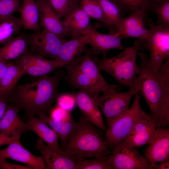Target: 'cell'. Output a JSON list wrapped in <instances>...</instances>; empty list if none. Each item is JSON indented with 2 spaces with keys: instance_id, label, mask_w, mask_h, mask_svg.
I'll return each instance as SVG.
<instances>
[{
  "instance_id": "6da1fadb",
  "label": "cell",
  "mask_w": 169,
  "mask_h": 169,
  "mask_svg": "<svg viewBox=\"0 0 169 169\" xmlns=\"http://www.w3.org/2000/svg\"><path fill=\"white\" fill-rule=\"evenodd\" d=\"M141 63L135 83L137 93L145 99L157 127L169 125V59L158 70L148 63V57L138 52Z\"/></svg>"
},
{
  "instance_id": "7a4b0ae2",
  "label": "cell",
  "mask_w": 169,
  "mask_h": 169,
  "mask_svg": "<svg viewBox=\"0 0 169 169\" xmlns=\"http://www.w3.org/2000/svg\"><path fill=\"white\" fill-rule=\"evenodd\" d=\"M63 75L59 70L53 75L41 76L31 83L17 85L8 101L23 109L28 119L40 112H49L59 95L58 86Z\"/></svg>"
},
{
  "instance_id": "3957f363",
  "label": "cell",
  "mask_w": 169,
  "mask_h": 169,
  "mask_svg": "<svg viewBox=\"0 0 169 169\" xmlns=\"http://www.w3.org/2000/svg\"><path fill=\"white\" fill-rule=\"evenodd\" d=\"M93 124L81 115L75 130L69 137L63 149L78 159H108L111 154L106 140Z\"/></svg>"
},
{
  "instance_id": "277c9868",
  "label": "cell",
  "mask_w": 169,
  "mask_h": 169,
  "mask_svg": "<svg viewBox=\"0 0 169 169\" xmlns=\"http://www.w3.org/2000/svg\"><path fill=\"white\" fill-rule=\"evenodd\" d=\"M144 41L138 39L131 47L111 58L100 59L92 56V58L98 68L114 77L121 85L130 89L134 88L136 76L140 70L136 63L138 51L144 48Z\"/></svg>"
},
{
  "instance_id": "5b68a950",
  "label": "cell",
  "mask_w": 169,
  "mask_h": 169,
  "mask_svg": "<svg viewBox=\"0 0 169 169\" xmlns=\"http://www.w3.org/2000/svg\"><path fill=\"white\" fill-rule=\"evenodd\" d=\"M135 95L131 108L106 129V140L111 151L116 145L125 140L135 124L146 113L140 105V95L137 93Z\"/></svg>"
},
{
  "instance_id": "8992f818",
  "label": "cell",
  "mask_w": 169,
  "mask_h": 169,
  "mask_svg": "<svg viewBox=\"0 0 169 169\" xmlns=\"http://www.w3.org/2000/svg\"><path fill=\"white\" fill-rule=\"evenodd\" d=\"M120 90V89H111L104 92L101 95L91 98L105 117L107 127L128 110L132 97L137 93L135 87L126 92Z\"/></svg>"
},
{
  "instance_id": "52a82bcc",
  "label": "cell",
  "mask_w": 169,
  "mask_h": 169,
  "mask_svg": "<svg viewBox=\"0 0 169 169\" xmlns=\"http://www.w3.org/2000/svg\"><path fill=\"white\" fill-rule=\"evenodd\" d=\"M147 21L151 34L149 40L144 43V47L149 51V64L158 70L164 61L169 59V29L150 19Z\"/></svg>"
},
{
  "instance_id": "ba28073f",
  "label": "cell",
  "mask_w": 169,
  "mask_h": 169,
  "mask_svg": "<svg viewBox=\"0 0 169 169\" xmlns=\"http://www.w3.org/2000/svg\"><path fill=\"white\" fill-rule=\"evenodd\" d=\"M26 37L30 52L53 60L56 59L62 45L66 40L44 29Z\"/></svg>"
},
{
  "instance_id": "9c48e42d",
  "label": "cell",
  "mask_w": 169,
  "mask_h": 169,
  "mask_svg": "<svg viewBox=\"0 0 169 169\" xmlns=\"http://www.w3.org/2000/svg\"><path fill=\"white\" fill-rule=\"evenodd\" d=\"M109 161L114 169H151L150 165L136 148L126 145L123 142L114 147Z\"/></svg>"
},
{
  "instance_id": "30bf717a",
  "label": "cell",
  "mask_w": 169,
  "mask_h": 169,
  "mask_svg": "<svg viewBox=\"0 0 169 169\" xmlns=\"http://www.w3.org/2000/svg\"><path fill=\"white\" fill-rule=\"evenodd\" d=\"M157 127L154 118L145 113L136 121L123 142L135 148L149 144L153 139Z\"/></svg>"
},
{
  "instance_id": "8fae6325",
  "label": "cell",
  "mask_w": 169,
  "mask_h": 169,
  "mask_svg": "<svg viewBox=\"0 0 169 169\" xmlns=\"http://www.w3.org/2000/svg\"><path fill=\"white\" fill-rule=\"evenodd\" d=\"M147 13L142 10L133 11L125 18H122L115 28L117 33L123 38H137L146 42L151 35L149 28H146L144 19Z\"/></svg>"
},
{
  "instance_id": "7c38bea8",
  "label": "cell",
  "mask_w": 169,
  "mask_h": 169,
  "mask_svg": "<svg viewBox=\"0 0 169 169\" xmlns=\"http://www.w3.org/2000/svg\"><path fill=\"white\" fill-rule=\"evenodd\" d=\"M35 148L41 154L47 169H76L77 157L65 150L54 149L40 139H37Z\"/></svg>"
},
{
  "instance_id": "4fadbf2b",
  "label": "cell",
  "mask_w": 169,
  "mask_h": 169,
  "mask_svg": "<svg viewBox=\"0 0 169 169\" xmlns=\"http://www.w3.org/2000/svg\"><path fill=\"white\" fill-rule=\"evenodd\" d=\"M14 63L25 74L33 76L48 75L59 68L54 60L47 59L30 52L18 58Z\"/></svg>"
},
{
  "instance_id": "5bb4252c",
  "label": "cell",
  "mask_w": 169,
  "mask_h": 169,
  "mask_svg": "<svg viewBox=\"0 0 169 169\" xmlns=\"http://www.w3.org/2000/svg\"><path fill=\"white\" fill-rule=\"evenodd\" d=\"M144 155L151 169H154L157 163L169 160V128L157 127L153 139L145 149Z\"/></svg>"
},
{
  "instance_id": "9a60e30c",
  "label": "cell",
  "mask_w": 169,
  "mask_h": 169,
  "mask_svg": "<svg viewBox=\"0 0 169 169\" xmlns=\"http://www.w3.org/2000/svg\"><path fill=\"white\" fill-rule=\"evenodd\" d=\"M98 53L92 49L85 51V54L74 62L79 69L90 80L100 93L114 89H120L115 85L108 84L102 75L100 70L92 58Z\"/></svg>"
},
{
  "instance_id": "2e32d148",
  "label": "cell",
  "mask_w": 169,
  "mask_h": 169,
  "mask_svg": "<svg viewBox=\"0 0 169 169\" xmlns=\"http://www.w3.org/2000/svg\"><path fill=\"white\" fill-rule=\"evenodd\" d=\"M0 158H9L31 167L33 169H47L43 157L37 156L26 149L20 140L8 144L6 148L0 150Z\"/></svg>"
},
{
  "instance_id": "e0dca14e",
  "label": "cell",
  "mask_w": 169,
  "mask_h": 169,
  "mask_svg": "<svg viewBox=\"0 0 169 169\" xmlns=\"http://www.w3.org/2000/svg\"><path fill=\"white\" fill-rule=\"evenodd\" d=\"M39 13L40 24L43 29L64 38L71 36L63 20L48 0H36Z\"/></svg>"
},
{
  "instance_id": "ac0fdd59",
  "label": "cell",
  "mask_w": 169,
  "mask_h": 169,
  "mask_svg": "<svg viewBox=\"0 0 169 169\" xmlns=\"http://www.w3.org/2000/svg\"><path fill=\"white\" fill-rule=\"evenodd\" d=\"M90 35L88 33L73 37L63 44L57 58L54 60L59 68L73 63L80 57L85 47L88 44Z\"/></svg>"
},
{
  "instance_id": "d6986e66",
  "label": "cell",
  "mask_w": 169,
  "mask_h": 169,
  "mask_svg": "<svg viewBox=\"0 0 169 169\" xmlns=\"http://www.w3.org/2000/svg\"><path fill=\"white\" fill-rule=\"evenodd\" d=\"M100 26V24L95 26L89 32L90 36L87 44L91 46V49L98 54L101 52L103 58H105L107 53L110 50H124L125 48L121 44L122 36L116 31L110 32L108 34L100 33L96 30Z\"/></svg>"
},
{
  "instance_id": "ffe728a7",
  "label": "cell",
  "mask_w": 169,
  "mask_h": 169,
  "mask_svg": "<svg viewBox=\"0 0 169 169\" xmlns=\"http://www.w3.org/2000/svg\"><path fill=\"white\" fill-rule=\"evenodd\" d=\"M20 109L14 104L8 105L4 115L0 120V131L4 136L20 139L22 133L29 131L26 123L18 115Z\"/></svg>"
},
{
  "instance_id": "44dd1931",
  "label": "cell",
  "mask_w": 169,
  "mask_h": 169,
  "mask_svg": "<svg viewBox=\"0 0 169 169\" xmlns=\"http://www.w3.org/2000/svg\"><path fill=\"white\" fill-rule=\"evenodd\" d=\"M74 95L76 104L85 119L96 127L105 131L106 129L100 108L91 97L81 90Z\"/></svg>"
},
{
  "instance_id": "7402d4cb",
  "label": "cell",
  "mask_w": 169,
  "mask_h": 169,
  "mask_svg": "<svg viewBox=\"0 0 169 169\" xmlns=\"http://www.w3.org/2000/svg\"><path fill=\"white\" fill-rule=\"evenodd\" d=\"M63 21L72 37L88 33L95 26L90 23V18L79 7L65 17Z\"/></svg>"
},
{
  "instance_id": "603a6c76",
  "label": "cell",
  "mask_w": 169,
  "mask_h": 169,
  "mask_svg": "<svg viewBox=\"0 0 169 169\" xmlns=\"http://www.w3.org/2000/svg\"><path fill=\"white\" fill-rule=\"evenodd\" d=\"M67 72V79L69 84L88 94L91 98L100 95L99 90L78 68L74 62L64 66Z\"/></svg>"
},
{
  "instance_id": "cb8c5ba5",
  "label": "cell",
  "mask_w": 169,
  "mask_h": 169,
  "mask_svg": "<svg viewBox=\"0 0 169 169\" xmlns=\"http://www.w3.org/2000/svg\"><path fill=\"white\" fill-rule=\"evenodd\" d=\"M26 124L29 131L35 133L49 146L57 150L60 149L58 134L40 119L34 116L30 117Z\"/></svg>"
},
{
  "instance_id": "d4e9b609",
  "label": "cell",
  "mask_w": 169,
  "mask_h": 169,
  "mask_svg": "<svg viewBox=\"0 0 169 169\" xmlns=\"http://www.w3.org/2000/svg\"><path fill=\"white\" fill-rule=\"evenodd\" d=\"M23 27L35 32L41 30L38 7L36 0H23L18 11Z\"/></svg>"
},
{
  "instance_id": "484cf974",
  "label": "cell",
  "mask_w": 169,
  "mask_h": 169,
  "mask_svg": "<svg viewBox=\"0 0 169 169\" xmlns=\"http://www.w3.org/2000/svg\"><path fill=\"white\" fill-rule=\"evenodd\" d=\"M37 115L58 134L61 142L60 148L63 149L69 137L77 127L78 122L73 119L69 122L56 120L48 116L45 112H39Z\"/></svg>"
},
{
  "instance_id": "4316f807",
  "label": "cell",
  "mask_w": 169,
  "mask_h": 169,
  "mask_svg": "<svg viewBox=\"0 0 169 169\" xmlns=\"http://www.w3.org/2000/svg\"><path fill=\"white\" fill-rule=\"evenodd\" d=\"M28 46L26 36L13 37L0 48V59L6 61L17 59L28 52Z\"/></svg>"
},
{
  "instance_id": "83f0119b",
  "label": "cell",
  "mask_w": 169,
  "mask_h": 169,
  "mask_svg": "<svg viewBox=\"0 0 169 169\" xmlns=\"http://www.w3.org/2000/svg\"><path fill=\"white\" fill-rule=\"evenodd\" d=\"M25 74L15 63H8L6 74L0 82V94L9 97L20 79Z\"/></svg>"
},
{
  "instance_id": "f1b7e54d",
  "label": "cell",
  "mask_w": 169,
  "mask_h": 169,
  "mask_svg": "<svg viewBox=\"0 0 169 169\" xmlns=\"http://www.w3.org/2000/svg\"><path fill=\"white\" fill-rule=\"evenodd\" d=\"M22 27L20 18L13 15L0 17V44H6L18 33Z\"/></svg>"
},
{
  "instance_id": "f546056e",
  "label": "cell",
  "mask_w": 169,
  "mask_h": 169,
  "mask_svg": "<svg viewBox=\"0 0 169 169\" xmlns=\"http://www.w3.org/2000/svg\"><path fill=\"white\" fill-rule=\"evenodd\" d=\"M80 7L90 18L101 22L110 30L114 28L106 19L99 2V0H81Z\"/></svg>"
},
{
  "instance_id": "4dcf8cb0",
  "label": "cell",
  "mask_w": 169,
  "mask_h": 169,
  "mask_svg": "<svg viewBox=\"0 0 169 169\" xmlns=\"http://www.w3.org/2000/svg\"><path fill=\"white\" fill-rule=\"evenodd\" d=\"M104 15L111 26L115 28L122 19L121 10L115 0H99Z\"/></svg>"
},
{
  "instance_id": "1f68e13d",
  "label": "cell",
  "mask_w": 169,
  "mask_h": 169,
  "mask_svg": "<svg viewBox=\"0 0 169 169\" xmlns=\"http://www.w3.org/2000/svg\"><path fill=\"white\" fill-rule=\"evenodd\" d=\"M148 12L156 15L159 24L169 29V0H158L151 2Z\"/></svg>"
},
{
  "instance_id": "d6a6232c",
  "label": "cell",
  "mask_w": 169,
  "mask_h": 169,
  "mask_svg": "<svg viewBox=\"0 0 169 169\" xmlns=\"http://www.w3.org/2000/svg\"><path fill=\"white\" fill-rule=\"evenodd\" d=\"M61 19L80 7L79 0H48Z\"/></svg>"
},
{
  "instance_id": "836d02e7",
  "label": "cell",
  "mask_w": 169,
  "mask_h": 169,
  "mask_svg": "<svg viewBox=\"0 0 169 169\" xmlns=\"http://www.w3.org/2000/svg\"><path fill=\"white\" fill-rule=\"evenodd\" d=\"M90 158L78 159L76 169H114L108 158Z\"/></svg>"
},
{
  "instance_id": "e575fe53",
  "label": "cell",
  "mask_w": 169,
  "mask_h": 169,
  "mask_svg": "<svg viewBox=\"0 0 169 169\" xmlns=\"http://www.w3.org/2000/svg\"><path fill=\"white\" fill-rule=\"evenodd\" d=\"M123 13L142 10L147 13L151 2L149 0H115Z\"/></svg>"
},
{
  "instance_id": "d590c367",
  "label": "cell",
  "mask_w": 169,
  "mask_h": 169,
  "mask_svg": "<svg viewBox=\"0 0 169 169\" xmlns=\"http://www.w3.org/2000/svg\"><path fill=\"white\" fill-rule=\"evenodd\" d=\"M20 6V0H0V17L13 15L19 11Z\"/></svg>"
},
{
  "instance_id": "8d00e7d4",
  "label": "cell",
  "mask_w": 169,
  "mask_h": 169,
  "mask_svg": "<svg viewBox=\"0 0 169 169\" xmlns=\"http://www.w3.org/2000/svg\"><path fill=\"white\" fill-rule=\"evenodd\" d=\"M50 117L54 119L63 122H69L73 120L71 111L59 106L57 105L50 111Z\"/></svg>"
},
{
  "instance_id": "74e56055",
  "label": "cell",
  "mask_w": 169,
  "mask_h": 169,
  "mask_svg": "<svg viewBox=\"0 0 169 169\" xmlns=\"http://www.w3.org/2000/svg\"><path fill=\"white\" fill-rule=\"evenodd\" d=\"M57 105L68 110L71 111L76 104L74 95L69 94L59 95L56 99Z\"/></svg>"
},
{
  "instance_id": "f35d334b",
  "label": "cell",
  "mask_w": 169,
  "mask_h": 169,
  "mask_svg": "<svg viewBox=\"0 0 169 169\" xmlns=\"http://www.w3.org/2000/svg\"><path fill=\"white\" fill-rule=\"evenodd\" d=\"M0 169H33L28 165H22L9 163L6 159L0 158Z\"/></svg>"
},
{
  "instance_id": "ab89813d",
  "label": "cell",
  "mask_w": 169,
  "mask_h": 169,
  "mask_svg": "<svg viewBox=\"0 0 169 169\" xmlns=\"http://www.w3.org/2000/svg\"><path fill=\"white\" fill-rule=\"evenodd\" d=\"M9 97L0 94V120L4 115L8 106Z\"/></svg>"
},
{
  "instance_id": "60d3db41",
  "label": "cell",
  "mask_w": 169,
  "mask_h": 169,
  "mask_svg": "<svg viewBox=\"0 0 169 169\" xmlns=\"http://www.w3.org/2000/svg\"><path fill=\"white\" fill-rule=\"evenodd\" d=\"M18 139L12 137H8L3 135L0 131V146L9 144Z\"/></svg>"
},
{
  "instance_id": "b9f144b4",
  "label": "cell",
  "mask_w": 169,
  "mask_h": 169,
  "mask_svg": "<svg viewBox=\"0 0 169 169\" xmlns=\"http://www.w3.org/2000/svg\"><path fill=\"white\" fill-rule=\"evenodd\" d=\"M154 169H169V160L165 162L160 163L159 164H156L155 165Z\"/></svg>"
},
{
  "instance_id": "7bdbcfd3",
  "label": "cell",
  "mask_w": 169,
  "mask_h": 169,
  "mask_svg": "<svg viewBox=\"0 0 169 169\" xmlns=\"http://www.w3.org/2000/svg\"><path fill=\"white\" fill-rule=\"evenodd\" d=\"M8 63H7L0 69V82L5 75L8 69Z\"/></svg>"
},
{
  "instance_id": "ee69618b",
  "label": "cell",
  "mask_w": 169,
  "mask_h": 169,
  "mask_svg": "<svg viewBox=\"0 0 169 169\" xmlns=\"http://www.w3.org/2000/svg\"><path fill=\"white\" fill-rule=\"evenodd\" d=\"M7 62L4 60L0 59V69L7 63Z\"/></svg>"
},
{
  "instance_id": "f6af8a7d",
  "label": "cell",
  "mask_w": 169,
  "mask_h": 169,
  "mask_svg": "<svg viewBox=\"0 0 169 169\" xmlns=\"http://www.w3.org/2000/svg\"><path fill=\"white\" fill-rule=\"evenodd\" d=\"M151 2H155L158 0H149Z\"/></svg>"
}]
</instances>
